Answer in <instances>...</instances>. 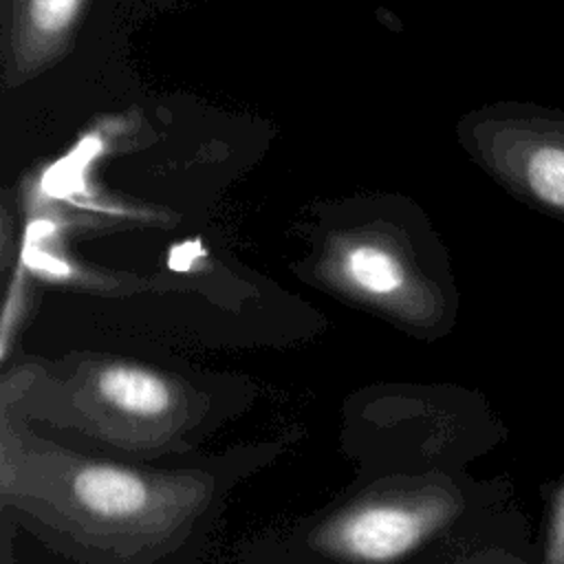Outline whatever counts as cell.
<instances>
[{
    "label": "cell",
    "mask_w": 564,
    "mask_h": 564,
    "mask_svg": "<svg viewBox=\"0 0 564 564\" xmlns=\"http://www.w3.org/2000/svg\"><path fill=\"white\" fill-rule=\"evenodd\" d=\"M198 474H154L33 445L2 474V494L48 509L57 527L79 542L132 553L159 546L185 527L207 500Z\"/></svg>",
    "instance_id": "obj_1"
},
{
    "label": "cell",
    "mask_w": 564,
    "mask_h": 564,
    "mask_svg": "<svg viewBox=\"0 0 564 564\" xmlns=\"http://www.w3.org/2000/svg\"><path fill=\"white\" fill-rule=\"evenodd\" d=\"M463 509L441 482L392 487L359 498L313 533V546L350 564H394L447 527Z\"/></svg>",
    "instance_id": "obj_2"
},
{
    "label": "cell",
    "mask_w": 564,
    "mask_h": 564,
    "mask_svg": "<svg viewBox=\"0 0 564 564\" xmlns=\"http://www.w3.org/2000/svg\"><path fill=\"white\" fill-rule=\"evenodd\" d=\"M88 423L110 438H161L185 421L178 390L159 372L130 364L97 370L88 392Z\"/></svg>",
    "instance_id": "obj_3"
},
{
    "label": "cell",
    "mask_w": 564,
    "mask_h": 564,
    "mask_svg": "<svg viewBox=\"0 0 564 564\" xmlns=\"http://www.w3.org/2000/svg\"><path fill=\"white\" fill-rule=\"evenodd\" d=\"M344 275L364 293L388 297L403 286V269L397 258L377 245H355L341 258Z\"/></svg>",
    "instance_id": "obj_4"
},
{
    "label": "cell",
    "mask_w": 564,
    "mask_h": 564,
    "mask_svg": "<svg viewBox=\"0 0 564 564\" xmlns=\"http://www.w3.org/2000/svg\"><path fill=\"white\" fill-rule=\"evenodd\" d=\"M529 185L549 205L564 207V150L540 148L529 161Z\"/></svg>",
    "instance_id": "obj_5"
},
{
    "label": "cell",
    "mask_w": 564,
    "mask_h": 564,
    "mask_svg": "<svg viewBox=\"0 0 564 564\" xmlns=\"http://www.w3.org/2000/svg\"><path fill=\"white\" fill-rule=\"evenodd\" d=\"M84 0H29V20L40 35L64 31L77 15Z\"/></svg>",
    "instance_id": "obj_6"
},
{
    "label": "cell",
    "mask_w": 564,
    "mask_h": 564,
    "mask_svg": "<svg viewBox=\"0 0 564 564\" xmlns=\"http://www.w3.org/2000/svg\"><path fill=\"white\" fill-rule=\"evenodd\" d=\"M542 564H564V480L553 494Z\"/></svg>",
    "instance_id": "obj_7"
},
{
    "label": "cell",
    "mask_w": 564,
    "mask_h": 564,
    "mask_svg": "<svg viewBox=\"0 0 564 564\" xmlns=\"http://www.w3.org/2000/svg\"><path fill=\"white\" fill-rule=\"evenodd\" d=\"M498 564H522V562H498Z\"/></svg>",
    "instance_id": "obj_8"
}]
</instances>
